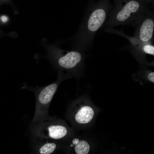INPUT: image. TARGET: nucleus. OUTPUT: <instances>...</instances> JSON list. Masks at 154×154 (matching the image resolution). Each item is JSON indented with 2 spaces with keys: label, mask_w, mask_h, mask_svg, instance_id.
Masks as SVG:
<instances>
[{
  "label": "nucleus",
  "mask_w": 154,
  "mask_h": 154,
  "mask_svg": "<svg viewBox=\"0 0 154 154\" xmlns=\"http://www.w3.org/2000/svg\"><path fill=\"white\" fill-rule=\"evenodd\" d=\"M58 72V78L55 82L48 85L40 87L30 86L26 82H23L22 89L27 90L34 92L36 98V106L33 123H38L46 119L48 110L50 103L61 83L66 79L72 77L69 74Z\"/></svg>",
  "instance_id": "1"
},
{
  "label": "nucleus",
  "mask_w": 154,
  "mask_h": 154,
  "mask_svg": "<svg viewBox=\"0 0 154 154\" xmlns=\"http://www.w3.org/2000/svg\"><path fill=\"white\" fill-rule=\"evenodd\" d=\"M151 11L142 7L137 1L130 0L111 12L106 26L110 28L119 25H131L138 17Z\"/></svg>",
  "instance_id": "2"
},
{
  "label": "nucleus",
  "mask_w": 154,
  "mask_h": 154,
  "mask_svg": "<svg viewBox=\"0 0 154 154\" xmlns=\"http://www.w3.org/2000/svg\"><path fill=\"white\" fill-rule=\"evenodd\" d=\"M54 68L58 72L66 71L77 78L83 74L84 60L79 52L72 51L64 55H53L48 58Z\"/></svg>",
  "instance_id": "3"
},
{
  "label": "nucleus",
  "mask_w": 154,
  "mask_h": 154,
  "mask_svg": "<svg viewBox=\"0 0 154 154\" xmlns=\"http://www.w3.org/2000/svg\"><path fill=\"white\" fill-rule=\"evenodd\" d=\"M135 27L133 37L143 43H151L154 29V12L138 17L131 24Z\"/></svg>",
  "instance_id": "4"
},
{
  "label": "nucleus",
  "mask_w": 154,
  "mask_h": 154,
  "mask_svg": "<svg viewBox=\"0 0 154 154\" xmlns=\"http://www.w3.org/2000/svg\"><path fill=\"white\" fill-rule=\"evenodd\" d=\"M102 9H97L91 14L88 22V29L91 32L97 31L104 22L111 11Z\"/></svg>",
  "instance_id": "5"
},
{
  "label": "nucleus",
  "mask_w": 154,
  "mask_h": 154,
  "mask_svg": "<svg viewBox=\"0 0 154 154\" xmlns=\"http://www.w3.org/2000/svg\"><path fill=\"white\" fill-rule=\"evenodd\" d=\"M94 111L90 107L84 105L78 111L75 116V119L78 123L86 124L90 122L94 116Z\"/></svg>",
  "instance_id": "6"
},
{
  "label": "nucleus",
  "mask_w": 154,
  "mask_h": 154,
  "mask_svg": "<svg viewBox=\"0 0 154 154\" xmlns=\"http://www.w3.org/2000/svg\"><path fill=\"white\" fill-rule=\"evenodd\" d=\"M46 131V135L51 139H61L66 135L67 130L66 127L60 125H52L48 126Z\"/></svg>",
  "instance_id": "7"
},
{
  "label": "nucleus",
  "mask_w": 154,
  "mask_h": 154,
  "mask_svg": "<svg viewBox=\"0 0 154 154\" xmlns=\"http://www.w3.org/2000/svg\"><path fill=\"white\" fill-rule=\"evenodd\" d=\"M90 149L88 143L85 141L81 140L76 145L75 150L77 154H87Z\"/></svg>",
  "instance_id": "8"
},
{
  "label": "nucleus",
  "mask_w": 154,
  "mask_h": 154,
  "mask_svg": "<svg viewBox=\"0 0 154 154\" xmlns=\"http://www.w3.org/2000/svg\"><path fill=\"white\" fill-rule=\"evenodd\" d=\"M56 147V145L54 143H46L39 148L38 153L41 154H50L54 151Z\"/></svg>",
  "instance_id": "9"
},
{
  "label": "nucleus",
  "mask_w": 154,
  "mask_h": 154,
  "mask_svg": "<svg viewBox=\"0 0 154 154\" xmlns=\"http://www.w3.org/2000/svg\"><path fill=\"white\" fill-rule=\"evenodd\" d=\"M138 50L145 54L154 55V46L151 43H141Z\"/></svg>",
  "instance_id": "10"
},
{
  "label": "nucleus",
  "mask_w": 154,
  "mask_h": 154,
  "mask_svg": "<svg viewBox=\"0 0 154 154\" xmlns=\"http://www.w3.org/2000/svg\"><path fill=\"white\" fill-rule=\"evenodd\" d=\"M147 78L150 82H154V72H149L147 76Z\"/></svg>",
  "instance_id": "11"
},
{
  "label": "nucleus",
  "mask_w": 154,
  "mask_h": 154,
  "mask_svg": "<svg viewBox=\"0 0 154 154\" xmlns=\"http://www.w3.org/2000/svg\"><path fill=\"white\" fill-rule=\"evenodd\" d=\"M0 19L1 21L3 23L7 22L8 20V18L5 15L2 16L1 17Z\"/></svg>",
  "instance_id": "12"
},
{
  "label": "nucleus",
  "mask_w": 154,
  "mask_h": 154,
  "mask_svg": "<svg viewBox=\"0 0 154 154\" xmlns=\"http://www.w3.org/2000/svg\"><path fill=\"white\" fill-rule=\"evenodd\" d=\"M79 139L76 138L74 139L72 141V143L74 145H76L79 142Z\"/></svg>",
  "instance_id": "13"
},
{
  "label": "nucleus",
  "mask_w": 154,
  "mask_h": 154,
  "mask_svg": "<svg viewBox=\"0 0 154 154\" xmlns=\"http://www.w3.org/2000/svg\"><path fill=\"white\" fill-rule=\"evenodd\" d=\"M0 0L2 1H7L8 0Z\"/></svg>",
  "instance_id": "14"
},
{
  "label": "nucleus",
  "mask_w": 154,
  "mask_h": 154,
  "mask_svg": "<svg viewBox=\"0 0 154 154\" xmlns=\"http://www.w3.org/2000/svg\"><path fill=\"white\" fill-rule=\"evenodd\" d=\"M70 146H73V145H71Z\"/></svg>",
  "instance_id": "15"
}]
</instances>
